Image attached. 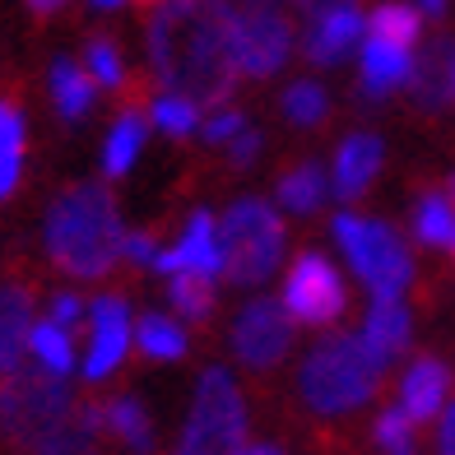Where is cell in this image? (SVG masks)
I'll return each instance as SVG.
<instances>
[{
  "mask_svg": "<svg viewBox=\"0 0 455 455\" xmlns=\"http://www.w3.org/2000/svg\"><path fill=\"white\" fill-rule=\"evenodd\" d=\"M93 10H116V5H126V0H89Z\"/></svg>",
  "mask_w": 455,
  "mask_h": 455,
  "instance_id": "43",
  "label": "cell"
},
{
  "mask_svg": "<svg viewBox=\"0 0 455 455\" xmlns=\"http://www.w3.org/2000/svg\"><path fill=\"white\" fill-rule=\"evenodd\" d=\"M24 5H28L33 14H56L60 5H66V0H24Z\"/></svg>",
  "mask_w": 455,
  "mask_h": 455,
  "instance_id": "41",
  "label": "cell"
},
{
  "mask_svg": "<svg viewBox=\"0 0 455 455\" xmlns=\"http://www.w3.org/2000/svg\"><path fill=\"white\" fill-rule=\"evenodd\" d=\"M330 233H335L339 251L348 256V265L358 270V279L371 288L377 298H400L409 279H413V256L404 237L386 223H371L358 214H335L330 219Z\"/></svg>",
  "mask_w": 455,
  "mask_h": 455,
  "instance_id": "7",
  "label": "cell"
},
{
  "mask_svg": "<svg viewBox=\"0 0 455 455\" xmlns=\"http://www.w3.org/2000/svg\"><path fill=\"white\" fill-rule=\"evenodd\" d=\"M437 455H455V404L442 413V432H437Z\"/></svg>",
  "mask_w": 455,
  "mask_h": 455,
  "instance_id": "39",
  "label": "cell"
},
{
  "mask_svg": "<svg viewBox=\"0 0 455 455\" xmlns=\"http://www.w3.org/2000/svg\"><path fill=\"white\" fill-rule=\"evenodd\" d=\"M260 144H265V135H260L256 126H246L233 144H228V149H233V154H228V158H233V168H251L256 154H260Z\"/></svg>",
  "mask_w": 455,
  "mask_h": 455,
  "instance_id": "37",
  "label": "cell"
},
{
  "mask_svg": "<svg viewBox=\"0 0 455 455\" xmlns=\"http://www.w3.org/2000/svg\"><path fill=\"white\" fill-rule=\"evenodd\" d=\"M168 302L177 307V316H186V321H210V312H214V279L181 270L168 283Z\"/></svg>",
  "mask_w": 455,
  "mask_h": 455,
  "instance_id": "29",
  "label": "cell"
},
{
  "mask_svg": "<svg viewBox=\"0 0 455 455\" xmlns=\"http://www.w3.org/2000/svg\"><path fill=\"white\" fill-rule=\"evenodd\" d=\"M219 242H223V279L233 288H256L275 275L283 256V219L275 214L270 200L242 196L237 204H228Z\"/></svg>",
  "mask_w": 455,
  "mask_h": 455,
  "instance_id": "5",
  "label": "cell"
},
{
  "mask_svg": "<svg viewBox=\"0 0 455 455\" xmlns=\"http://www.w3.org/2000/svg\"><path fill=\"white\" fill-rule=\"evenodd\" d=\"M19 172H24V112L0 98V200L19 186Z\"/></svg>",
  "mask_w": 455,
  "mask_h": 455,
  "instance_id": "26",
  "label": "cell"
},
{
  "mask_svg": "<svg viewBox=\"0 0 455 455\" xmlns=\"http://www.w3.org/2000/svg\"><path fill=\"white\" fill-rule=\"evenodd\" d=\"M228 47H233V66L246 79H270L283 70L288 52H293V24L275 5H233L228 19Z\"/></svg>",
  "mask_w": 455,
  "mask_h": 455,
  "instance_id": "8",
  "label": "cell"
},
{
  "mask_svg": "<svg viewBox=\"0 0 455 455\" xmlns=\"http://www.w3.org/2000/svg\"><path fill=\"white\" fill-rule=\"evenodd\" d=\"M242 455H288L283 446H275V442H256V446H246Z\"/></svg>",
  "mask_w": 455,
  "mask_h": 455,
  "instance_id": "42",
  "label": "cell"
},
{
  "mask_svg": "<svg viewBox=\"0 0 455 455\" xmlns=\"http://www.w3.org/2000/svg\"><path fill=\"white\" fill-rule=\"evenodd\" d=\"M409 93L423 112H442L455 102V37H437L423 47L409 75Z\"/></svg>",
  "mask_w": 455,
  "mask_h": 455,
  "instance_id": "13",
  "label": "cell"
},
{
  "mask_svg": "<svg viewBox=\"0 0 455 455\" xmlns=\"http://www.w3.org/2000/svg\"><path fill=\"white\" fill-rule=\"evenodd\" d=\"M75 419V395L66 377H52L43 367H19L0 377V437L19 451H37L47 437Z\"/></svg>",
  "mask_w": 455,
  "mask_h": 455,
  "instance_id": "4",
  "label": "cell"
},
{
  "mask_svg": "<svg viewBox=\"0 0 455 455\" xmlns=\"http://www.w3.org/2000/svg\"><path fill=\"white\" fill-rule=\"evenodd\" d=\"M446 191H451V200H455V172H451V181H446Z\"/></svg>",
  "mask_w": 455,
  "mask_h": 455,
  "instance_id": "46",
  "label": "cell"
},
{
  "mask_svg": "<svg viewBox=\"0 0 455 455\" xmlns=\"http://www.w3.org/2000/svg\"><path fill=\"white\" fill-rule=\"evenodd\" d=\"M135 5H168V0H135Z\"/></svg>",
  "mask_w": 455,
  "mask_h": 455,
  "instance_id": "44",
  "label": "cell"
},
{
  "mask_svg": "<svg viewBox=\"0 0 455 455\" xmlns=\"http://www.w3.org/2000/svg\"><path fill=\"white\" fill-rule=\"evenodd\" d=\"M149 116H154V126L168 131V135H191L200 126V108L191 98H181V93H158Z\"/></svg>",
  "mask_w": 455,
  "mask_h": 455,
  "instance_id": "32",
  "label": "cell"
},
{
  "mask_svg": "<svg viewBox=\"0 0 455 455\" xmlns=\"http://www.w3.org/2000/svg\"><path fill=\"white\" fill-rule=\"evenodd\" d=\"M381 371L386 363L363 344V335H330L302 358L298 395L321 419H339V413H354L377 395Z\"/></svg>",
  "mask_w": 455,
  "mask_h": 455,
  "instance_id": "3",
  "label": "cell"
},
{
  "mask_svg": "<svg viewBox=\"0 0 455 455\" xmlns=\"http://www.w3.org/2000/svg\"><path fill=\"white\" fill-rule=\"evenodd\" d=\"M154 270H163V275L191 270V275H204V279L223 275V242H219L214 214L196 210L191 223H186V237L172 246V251H158V256H154Z\"/></svg>",
  "mask_w": 455,
  "mask_h": 455,
  "instance_id": "12",
  "label": "cell"
},
{
  "mask_svg": "<svg viewBox=\"0 0 455 455\" xmlns=\"http://www.w3.org/2000/svg\"><path fill=\"white\" fill-rule=\"evenodd\" d=\"M121 256L135 260V265H154V256H158V242H154L149 233H126V242H121Z\"/></svg>",
  "mask_w": 455,
  "mask_h": 455,
  "instance_id": "38",
  "label": "cell"
},
{
  "mask_svg": "<svg viewBox=\"0 0 455 455\" xmlns=\"http://www.w3.org/2000/svg\"><path fill=\"white\" fill-rule=\"evenodd\" d=\"M89 330H93V339H89V354L79 363V371H84V381H108L121 367V358H126L131 339H135L126 298H116V293L93 298L89 302Z\"/></svg>",
  "mask_w": 455,
  "mask_h": 455,
  "instance_id": "11",
  "label": "cell"
},
{
  "mask_svg": "<svg viewBox=\"0 0 455 455\" xmlns=\"http://www.w3.org/2000/svg\"><path fill=\"white\" fill-rule=\"evenodd\" d=\"M367 37H377L386 47H400V52H413V43L423 37V10L400 5V0H381L367 14Z\"/></svg>",
  "mask_w": 455,
  "mask_h": 455,
  "instance_id": "22",
  "label": "cell"
},
{
  "mask_svg": "<svg viewBox=\"0 0 455 455\" xmlns=\"http://www.w3.org/2000/svg\"><path fill=\"white\" fill-rule=\"evenodd\" d=\"M75 409H79V404H75ZM33 455H98V437H93V432L79 423V419H70L66 427L56 432V437H47Z\"/></svg>",
  "mask_w": 455,
  "mask_h": 455,
  "instance_id": "34",
  "label": "cell"
},
{
  "mask_svg": "<svg viewBox=\"0 0 455 455\" xmlns=\"http://www.w3.org/2000/svg\"><path fill=\"white\" fill-rule=\"evenodd\" d=\"M84 70H89L93 84L112 89V93L126 89V66H121V52L112 47V37H102V33L84 43Z\"/></svg>",
  "mask_w": 455,
  "mask_h": 455,
  "instance_id": "31",
  "label": "cell"
},
{
  "mask_svg": "<svg viewBox=\"0 0 455 455\" xmlns=\"http://www.w3.org/2000/svg\"><path fill=\"white\" fill-rule=\"evenodd\" d=\"M52 102H56V112L66 121H84L89 116V108H93V79H89V70L79 66V60H70V56L52 60Z\"/></svg>",
  "mask_w": 455,
  "mask_h": 455,
  "instance_id": "21",
  "label": "cell"
},
{
  "mask_svg": "<svg viewBox=\"0 0 455 455\" xmlns=\"http://www.w3.org/2000/svg\"><path fill=\"white\" fill-rule=\"evenodd\" d=\"M325 191H330V181L321 172V163H298V168H288L279 177V204L288 214H316Z\"/></svg>",
  "mask_w": 455,
  "mask_h": 455,
  "instance_id": "25",
  "label": "cell"
},
{
  "mask_svg": "<svg viewBox=\"0 0 455 455\" xmlns=\"http://www.w3.org/2000/svg\"><path fill=\"white\" fill-rule=\"evenodd\" d=\"M135 344H140V354L144 358H154V363H177L186 358V330L172 321V316H163V312H144L135 321Z\"/></svg>",
  "mask_w": 455,
  "mask_h": 455,
  "instance_id": "24",
  "label": "cell"
},
{
  "mask_svg": "<svg viewBox=\"0 0 455 455\" xmlns=\"http://www.w3.org/2000/svg\"><path fill=\"white\" fill-rule=\"evenodd\" d=\"M28 354L37 358V367H43V371H52V377H70V371H75L70 330H60V325H52V321H37V325H33Z\"/></svg>",
  "mask_w": 455,
  "mask_h": 455,
  "instance_id": "27",
  "label": "cell"
},
{
  "mask_svg": "<svg viewBox=\"0 0 455 455\" xmlns=\"http://www.w3.org/2000/svg\"><path fill=\"white\" fill-rule=\"evenodd\" d=\"M371 432H377L381 455H419V446H413V419H409L400 404H395V409H386Z\"/></svg>",
  "mask_w": 455,
  "mask_h": 455,
  "instance_id": "33",
  "label": "cell"
},
{
  "mask_svg": "<svg viewBox=\"0 0 455 455\" xmlns=\"http://www.w3.org/2000/svg\"><path fill=\"white\" fill-rule=\"evenodd\" d=\"M33 325V293L24 283H0V377L24 367Z\"/></svg>",
  "mask_w": 455,
  "mask_h": 455,
  "instance_id": "15",
  "label": "cell"
},
{
  "mask_svg": "<svg viewBox=\"0 0 455 455\" xmlns=\"http://www.w3.org/2000/svg\"><path fill=\"white\" fill-rule=\"evenodd\" d=\"M246 131V116L237 112V108H214L210 112V121H204V140H210V144H233L237 135Z\"/></svg>",
  "mask_w": 455,
  "mask_h": 455,
  "instance_id": "35",
  "label": "cell"
},
{
  "mask_svg": "<svg viewBox=\"0 0 455 455\" xmlns=\"http://www.w3.org/2000/svg\"><path fill=\"white\" fill-rule=\"evenodd\" d=\"M413 237L427 246H451L455 242V204L451 196H423L419 210H413Z\"/></svg>",
  "mask_w": 455,
  "mask_h": 455,
  "instance_id": "28",
  "label": "cell"
},
{
  "mask_svg": "<svg viewBox=\"0 0 455 455\" xmlns=\"http://www.w3.org/2000/svg\"><path fill=\"white\" fill-rule=\"evenodd\" d=\"M242 5H275V0H242Z\"/></svg>",
  "mask_w": 455,
  "mask_h": 455,
  "instance_id": "45",
  "label": "cell"
},
{
  "mask_svg": "<svg viewBox=\"0 0 455 455\" xmlns=\"http://www.w3.org/2000/svg\"><path fill=\"white\" fill-rule=\"evenodd\" d=\"M144 135H149V126H144V116H140L135 108H126V112L116 116L108 144H102V172H108L112 181L126 177V172L135 168V158H140V149H144Z\"/></svg>",
  "mask_w": 455,
  "mask_h": 455,
  "instance_id": "23",
  "label": "cell"
},
{
  "mask_svg": "<svg viewBox=\"0 0 455 455\" xmlns=\"http://www.w3.org/2000/svg\"><path fill=\"white\" fill-rule=\"evenodd\" d=\"M348 307V283L321 251H302L283 279V312L302 325H335Z\"/></svg>",
  "mask_w": 455,
  "mask_h": 455,
  "instance_id": "9",
  "label": "cell"
},
{
  "mask_svg": "<svg viewBox=\"0 0 455 455\" xmlns=\"http://www.w3.org/2000/svg\"><path fill=\"white\" fill-rule=\"evenodd\" d=\"M446 395H451V367L442 358H413V367L400 381V409L413 419V427L437 419L446 409Z\"/></svg>",
  "mask_w": 455,
  "mask_h": 455,
  "instance_id": "16",
  "label": "cell"
},
{
  "mask_svg": "<svg viewBox=\"0 0 455 455\" xmlns=\"http://www.w3.org/2000/svg\"><path fill=\"white\" fill-rule=\"evenodd\" d=\"M451 246H455V242H451Z\"/></svg>",
  "mask_w": 455,
  "mask_h": 455,
  "instance_id": "47",
  "label": "cell"
},
{
  "mask_svg": "<svg viewBox=\"0 0 455 455\" xmlns=\"http://www.w3.org/2000/svg\"><path fill=\"white\" fill-rule=\"evenodd\" d=\"M409 75H413V56L409 52L386 47V43H377V37L363 43V79H358V89H363L367 102H381L390 89L409 84Z\"/></svg>",
  "mask_w": 455,
  "mask_h": 455,
  "instance_id": "19",
  "label": "cell"
},
{
  "mask_svg": "<svg viewBox=\"0 0 455 455\" xmlns=\"http://www.w3.org/2000/svg\"><path fill=\"white\" fill-rule=\"evenodd\" d=\"M293 5L307 14V19H316V14H325V10H339V5H354V0H293Z\"/></svg>",
  "mask_w": 455,
  "mask_h": 455,
  "instance_id": "40",
  "label": "cell"
},
{
  "mask_svg": "<svg viewBox=\"0 0 455 455\" xmlns=\"http://www.w3.org/2000/svg\"><path fill=\"white\" fill-rule=\"evenodd\" d=\"M228 0H168L149 24V60L163 93H181L196 108H219L237 84L228 47Z\"/></svg>",
  "mask_w": 455,
  "mask_h": 455,
  "instance_id": "1",
  "label": "cell"
},
{
  "mask_svg": "<svg viewBox=\"0 0 455 455\" xmlns=\"http://www.w3.org/2000/svg\"><path fill=\"white\" fill-rule=\"evenodd\" d=\"M43 242L56 270H66L70 279H102L121 260V242H126L112 191L102 181H79L60 191L47 210Z\"/></svg>",
  "mask_w": 455,
  "mask_h": 455,
  "instance_id": "2",
  "label": "cell"
},
{
  "mask_svg": "<svg viewBox=\"0 0 455 455\" xmlns=\"http://www.w3.org/2000/svg\"><path fill=\"white\" fill-rule=\"evenodd\" d=\"M293 344V316L275 298H251L233 321V354L251 371H270Z\"/></svg>",
  "mask_w": 455,
  "mask_h": 455,
  "instance_id": "10",
  "label": "cell"
},
{
  "mask_svg": "<svg viewBox=\"0 0 455 455\" xmlns=\"http://www.w3.org/2000/svg\"><path fill=\"white\" fill-rule=\"evenodd\" d=\"M102 432L112 442H121L131 455H149L154 451V419L135 395H112L102 400Z\"/></svg>",
  "mask_w": 455,
  "mask_h": 455,
  "instance_id": "20",
  "label": "cell"
},
{
  "mask_svg": "<svg viewBox=\"0 0 455 455\" xmlns=\"http://www.w3.org/2000/svg\"><path fill=\"white\" fill-rule=\"evenodd\" d=\"M246 451V400L223 367H204L196 381L191 419L172 455H242Z\"/></svg>",
  "mask_w": 455,
  "mask_h": 455,
  "instance_id": "6",
  "label": "cell"
},
{
  "mask_svg": "<svg viewBox=\"0 0 455 455\" xmlns=\"http://www.w3.org/2000/svg\"><path fill=\"white\" fill-rule=\"evenodd\" d=\"M330 112V98L316 79H293V84L283 89V116L293 121V126H321Z\"/></svg>",
  "mask_w": 455,
  "mask_h": 455,
  "instance_id": "30",
  "label": "cell"
},
{
  "mask_svg": "<svg viewBox=\"0 0 455 455\" xmlns=\"http://www.w3.org/2000/svg\"><path fill=\"white\" fill-rule=\"evenodd\" d=\"M363 24H367V19L354 5H339V10L316 14L312 24H307V37H302L307 60H316V66H339V60L348 56V47L358 43Z\"/></svg>",
  "mask_w": 455,
  "mask_h": 455,
  "instance_id": "17",
  "label": "cell"
},
{
  "mask_svg": "<svg viewBox=\"0 0 455 455\" xmlns=\"http://www.w3.org/2000/svg\"><path fill=\"white\" fill-rule=\"evenodd\" d=\"M413 339V321H409V307L400 298H377L371 302V312L363 321V344L377 354L386 367L395 363Z\"/></svg>",
  "mask_w": 455,
  "mask_h": 455,
  "instance_id": "18",
  "label": "cell"
},
{
  "mask_svg": "<svg viewBox=\"0 0 455 455\" xmlns=\"http://www.w3.org/2000/svg\"><path fill=\"white\" fill-rule=\"evenodd\" d=\"M381 163H386V140L381 135H371V131L348 135L339 144V154H335V177H330V191H335L339 200H358L367 186L377 181Z\"/></svg>",
  "mask_w": 455,
  "mask_h": 455,
  "instance_id": "14",
  "label": "cell"
},
{
  "mask_svg": "<svg viewBox=\"0 0 455 455\" xmlns=\"http://www.w3.org/2000/svg\"><path fill=\"white\" fill-rule=\"evenodd\" d=\"M52 325H60V330H75L79 321H84V298H75V293H56L52 298V316H47Z\"/></svg>",
  "mask_w": 455,
  "mask_h": 455,
  "instance_id": "36",
  "label": "cell"
}]
</instances>
